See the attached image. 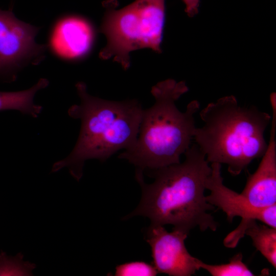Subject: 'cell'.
<instances>
[{"mask_svg":"<svg viewBox=\"0 0 276 276\" xmlns=\"http://www.w3.org/2000/svg\"><path fill=\"white\" fill-rule=\"evenodd\" d=\"M183 162L146 171L154 179L146 183L142 174L135 178L142 189L136 209L125 218L142 216L151 224L172 225L187 233L198 227L216 231L218 223L209 213L215 207L205 199V182L211 167L194 143L184 153Z\"/></svg>","mask_w":276,"mask_h":276,"instance_id":"cell-1","label":"cell"},{"mask_svg":"<svg viewBox=\"0 0 276 276\" xmlns=\"http://www.w3.org/2000/svg\"><path fill=\"white\" fill-rule=\"evenodd\" d=\"M76 88L80 102L72 105L68 116L81 121L78 140L70 154L55 163L52 172L66 167L78 181L83 175L85 161L104 162L136 142L143 108L136 100L111 101L90 95L85 83Z\"/></svg>","mask_w":276,"mask_h":276,"instance_id":"cell-2","label":"cell"},{"mask_svg":"<svg viewBox=\"0 0 276 276\" xmlns=\"http://www.w3.org/2000/svg\"><path fill=\"white\" fill-rule=\"evenodd\" d=\"M188 90L185 82L171 79L152 87L155 101L150 107L143 109L136 142L118 156L135 167V174L180 163L181 155L191 145L196 127L194 116L199 103L192 101L184 111L176 105Z\"/></svg>","mask_w":276,"mask_h":276,"instance_id":"cell-3","label":"cell"},{"mask_svg":"<svg viewBox=\"0 0 276 276\" xmlns=\"http://www.w3.org/2000/svg\"><path fill=\"white\" fill-rule=\"evenodd\" d=\"M199 116L203 125L196 127L193 140L209 163L226 164L237 176L265 152L264 132L271 120L268 113L241 106L232 95L210 103Z\"/></svg>","mask_w":276,"mask_h":276,"instance_id":"cell-4","label":"cell"},{"mask_svg":"<svg viewBox=\"0 0 276 276\" xmlns=\"http://www.w3.org/2000/svg\"><path fill=\"white\" fill-rule=\"evenodd\" d=\"M165 15V0H136L121 9H107L101 27L107 43L100 57L113 58L126 70L132 51L149 48L160 53Z\"/></svg>","mask_w":276,"mask_h":276,"instance_id":"cell-5","label":"cell"},{"mask_svg":"<svg viewBox=\"0 0 276 276\" xmlns=\"http://www.w3.org/2000/svg\"><path fill=\"white\" fill-rule=\"evenodd\" d=\"M39 28L17 19L12 11L0 10V75L13 73L24 64L42 59L45 45L38 44Z\"/></svg>","mask_w":276,"mask_h":276,"instance_id":"cell-6","label":"cell"},{"mask_svg":"<svg viewBox=\"0 0 276 276\" xmlns=\"http://www.w3.org/2000/svg\"><path fill=\"white\" fill-rule=\"evenodd\" d=\"M188 233L173 228L168 232L163 225L151 224L146 232L152 264L158 273L170 276H190L199 270L200 260L192 256L185 245Z\"/></svg>","mask_w":276,"mask_h":276,"instance_id":"cell-7","label":"cell"},{"mask_svg":"<svg viewBox=\"0 0 276 276\" xmlns=\"http://www.w3.org/2000/svg\"><path fill=\"white\" fill-rule=\"evenodd\" d=\"M210 166L211 172L205 182V189L210 191L205 196L208 203L224 212L229 222L236 217L241 218L240 226L255 220L276 228V204L265 208L254 206L241 193L223 184L221 164L213 163Z\"/></svg>","mask_w":276,"mask_h":276,"instance_id":"cell-8","label":"cell"},{"mask_svg":"<svg viewBox=\"0 0 276 276\" xmlns=\"http://www.w3.org/2000/svg\"><path fill=\"white\" fill-rule=\"evenodd\" d=\"M272 108L269 141L256 171L250 174L241 193L254 206L276 204V100L270 99Z\"/></svg>","mask_w":276,"mask_h":276,"instance_id":"cell-9","label":"cell"},{"mask_svg":"<svg viewBox=\"0 0 276 276\" xmlns=\"http://www.w3.org/2000/svg\"><path fill=\"white\" fill-rule=\"evenodd\" d=\"M94 30L90 24L80 17L71 16L60 20L52 34L51 43L54 52L67 59L80 58L91 47Z\"/></svg>","mask_w":276,"mask_h":276,"instance_id":"cell-10","label":"cell"},{"mask_svg":"<svg viewBox=\"0 0 276 276\" xmlns=\"http://www.w3.org/2000/svg\"><path fill=\"white\" fill-rule=\"evenodd\" d=\"M244 235L249 236L254 246L276 268V228L257 223L251 220L243 225L238 226L224 240L227 247H235Z\"/></svg>","mask_w":276,"mask_h":276,"instance_id":"cell-11","label":"cell"},{"mask_svg":"<svg viewBox=\"0 0 276 276\" xmlns=\"http://www.w3.org/2000/svg\"><path fill=\"white\" fill-rule=\"evenodd\" d=\"M49 81L41 78L31 88L18 91H0V111L16 110L33 118H37L42 107L35 104L34 98L36 93L48 86Z\"/></svg>","mask_w":276,"mask_h":276,"instance_id":"cell-12","label":"cell"},{"mask_svg":"<svg viewBox=\"0 0 276 276\" xmlns=\"http://www.w3.org/2000/svg\"><path fill=\"white\" fill-rule=\"evenodd\" d=\"M241 253L233 257L229 262L219 265H211L200 260V269L207 271L212 276H252L254 273L243 263Z\"/></svg>","mask_w":276,"mask_h":276,"instance_id":"cell-13","label":"cell"},{"mask_svg":"<svg viewBox=\"0 0 276 276\" xmlns=\"http://www.w3.org/2000/svg\"><path fill=\"white\" fill-rule=\"evenodd\" d=\"M23 256L19 254L15 257H8L3 252L0 254V275H29L22 269L32 273V270L35 268V265L23 262Z\"/></svg>","mask_w":276,"mask_h":276,"instance_id":"cell-14","label":"cell"},{"mask_svg":"<svg viewBox=\"0 0 276 276\" xmlns=\"http://www.w3.org/2000/svg\"><path fill=\"white\" fill-rule=\"evenodd\" d=\"M158 273L153 265L144 261H131L116 267L115 276H155Z\"/></svg>","mask_w":276,"mask_h":276,"instance_id":"cell-15","label":"cell"},{"mask_svg":"<svg viewBox=\"0 0 276 276\" xmlns=\"http://www.w3.org/2000/svg\"><path fill=\"white\" fill-rule=\"evenodd\" d=\"M186 5L185 11L187 14L193 17L198 12L199 0H182Z\"/></svg>","mask_w":276,"mask_h":276,"instance_id":"cell-16","label":"cell"}]
</instances>
